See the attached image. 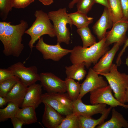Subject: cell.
Returning a JSON list of instances; mask_svg holds the SVG:
<instances>
[{
	"instance_id": "cell-15",
	"label": "cell",
	"mask_w": 128,
	"mask_h": 128,
	"mask_svg": "<svg viewBox=\"0 0 128 128\" xmlns=\"http://www.w3.org/2000/svg\"><path fill=\"white\" fill-rule=\"evenodd\" d=\"M42 87L41 84L35 83L28 86L21 107L32 106L36 108L37 107L42 103Z\"/></svg>"
},
{
	"instance_id": "cell-5",
	"label": "cell",
	"mask_w": 128,
	"mask_h": 128,
	"mask_svg": "<svg viewBox=\"0 0 128 128\" xmlns=\"http://www.w3.org/2000/svg\"><path fill=\"white\" fill-rule=\"evenodd\" d=\"M117 67L116 64L112 63L109 73L100 75L104 76L107 80L115 98L125 104V92L128 87V75L119 72Z\"/></svg>"
},
{
	"instance_id": "cell-2",
	"label": "cell",
	"mask_w": 128,
	"mask_h": 128,
	"mask_svg": "<svg viewBox=\"0 0 128 128\" xmlns=\"http://www.w3.org/2000/svg\"><path fill=\"white\" fill-rule=\"evenodd\" d=\"M105 37L92 46L85 48L80 46L74 47L71 50L69 57L73 64L85 63L88 69L92 64H95L99 59L109 50Z\"/></svg>"
},
{
	"instance_id": "cell-7",
	"label": "cell",
	"mask_w": 128,
	"mask_h": 128,
	"mask_svg": "<svg viewBox=\"0 0 128 128\" xmlns=\"http://www.w3.org/2000/svg\"><path fill=\"white\" fill-rule=\"evenodd\" d=\"M110 85H107L90 92V103L92 105L105 104L113 108L119 106L128 109V105L120 103L114 97Z\"/></svg>"
},
{
	"instance_id": "cell-17",
	"label": "cell",
	"mask_w": 128,
	"mask_h": 128,
	"mask_svg": "<svg viewBox=\"0 0 128 128\" xmlns=\"http://www.w3.org/2000/svg\"><path fill=\"white\" fill-rule=\"evenodd\" d=\"M113 22L110 16L108 9L105 8L101 15L92 27L93 32L99 41L105 36L107 29L112 27Z\"/></svg>"
},
{
	"instance_id": "cell-3",
	"label": "cell",
	"mask_w": 128,
	"mask_h": 128,
	"mask_svg": "<svg viewBox=\"0 0 128 128\" xmlns=\"http://www.w3.org/2000/svg\"><path fill=\"white\" fill-rule=\"evenodd\" d=\"M36 19L25 33L29 35L31 39L28 46L31 51L36 41L42 35L47 34L51 37L56 36L53 25L50 22L48 14L41 10H36L34 14Z\"/></svg>"
},
{
	"instance_id": "cell-33",
	"label": "cell",
	"mask_w": 128,
	"mask_h": 128,
	"mask_svg": "<svg viewBox=\"0 0 128 128\" xmlns=\"http://www.w3.org/2000/svg\"><path fill=\"white\" fill-rule=\"evenodd\" d=\"M13 7L24 9L33 2L34 0H11Z\"/></svg>"
},
{
	"instance_id": "cell-12",
	"label": "cell",
	"mask_w": 128,
	"mask_h": 128,
	"mask_svg": "<svg viewBox=\"0 0 128 128\" xmlns=\"http://www.w3.org/2000/svg\"><path fill=\"white\" fill-rule=\"evenodd\" d=\"M99 75L92 68H89L86 78L81 84L80 92L78 98L81 99L88 92L108 85L103 78Z\"/></svg>"
},
{
	"instance_id": "cell-23",
	"label": "cell",
	"mask_w": 128,
	"mask_h": 128,
	"mask_svg": "<svg viewBox=\"0 0 128 128\" xmlns=\"http://www.w3.org/2000/svg\"><path fill=\"white\" fill-rule=\"evenodd\" d=\"M68 15L73 25H75L77 29L88 26L91 23L93 18L88 17L87 14L78 11L69 14Z\"/></svg>"
},
{
	"instance_id": "cell-18",
	"label": "cell",
	"mask_w": 128,
	"mask_h": 128,
	"mask_svg": "<svg viewBox=\"0 0 128 128\" xmlns=\"http://www.w3.org/2000/svg\"><path fill=\"white\" fill-rule=\"evenodd\" d=\"M28 87L20 80L7 93L6 97L9 101L19 106L22 103Z\"/></svg>"
},
{
	"instance_id": "cell-34",
	"label": "cell",
	"mask_w": 128,
	"mask_h": 128,
	"mask_svg": "<svg viewBox=\"0 0 128 128\" xmlns=\"http://www.w3.org/2000/svg\"><path fill=\"white\" fill-rule=\"evenodd\" d=\"M123 14V19L128 20V0H120Z\"/></svg>"
},
{
	"instance_id": "cell-21",
	"label": "cell",
	"mask_w": 128,
	"mask_h": 128,
	"mask_svg": "<svg viewBox=\"0 0 128 128\" xmlns=\"http://www.w3.org/2000/svg\"><path fill=\"white\" fill-rule=\"evenodd\" d=\"M22 108L18 109L15 116L21 120L23 122L24 125L31 124L37 122L36 108L34 107L28 106Z\"/></svg>"
},
{
	"instance_id": "cell-25",
	"label": "cell",
	"mask_w": 128,
	"mask_h": 128,
	"mask_svg": "<svg viewBox=\"0 0 128 128\" xmlns=\"http://www.w3.org/2000/svg\"><path fill=\"white\" fill-rule=\"evenodd\" d=\"M65 81L67 93L73 101L76 100L80 94L81 84L71 78H67Z\"/></svg>"
},
{
	"instance_id": "cell-32",
	"label": "cell",
	"mask_w": 128,
	"mask_h": 128,
	"mask_svg": "<svg viewBox=\"0 0 128 128\" xmlns=\"http://www.w3.org/2000/svg\"><path fill=\"white\" fill-rule=\"evenodd\" d=\"M15 75L9 67L7 69H0V82L11 79Z\"/></svg>"
},
{
	"instance_id": "cell-28",
	"label": "cell",
	"mask_w": 128,
	"mask_h": 128,
	"mask_svg": "<svg viewBox=\"0 0 128 128\" xmlns=\"http://www.w3.org/2000/svg\"><path fill=\"white\" fill-rule=\"evenodd\" d=\"M57 128H79L78 116L73 113L66 116Z\"/></svg>"
},
{
	"instance_id": "cell-26",
	"label": "cell",
	"mask_w": 128,
	"mask_h": 128,
	"mask_svg": "<svg viewBox=\"0 0 128 128\" xmlns=\"http://www.w3.org/2000/svg\"><path fill=\"white\" fill-rule=\"evenodd\" d=\"M77 32L81 38L83 47L87 48L97 42L95 37L92 34L88 26L77 29Z\"/></svg>"
},
{
	"instance_id": "cell-11",
	"label": "cell",
	"mask_w": 128,
	"mask_h": 128,
	"mask_svg": "<svg viewBox=\"0 0 128 128\" xmlns=\"http://www.w3.org/2000/svg\"><path fill=\"white\" fill-rule=\"evenodd\" d=\"M39 75L40 84L47 92L64 93L66 92L65 80L50 72L42 73Z\"/></svg>"
},
{
	"instance_id": "cell-41",
	"label": "cell",
	"mask_w": 128,
	"mask_h": 128,
	"mask_svg": "<svg viewBox=\"0 0 128 128\" xmlns=\"http://www.w3.org/2000/svg\"><path fill=\"white\" fill-rule=\"evenodd\" d=\"M126 64L128 67V58L126 59ZM125 103L128 102V87L127 89L125 92Z\"/></svg>"
},
{
	"instance_id": "cell-16",
	"label": "cell",
	"mask_w": 128,
	"mask_h": 128,
	"mask_svg": "<svg viewBox=\"0 0 128 128\" xmlns=\"http://www.w3.org/2000/svg\"><path fill=\"white\" fill-rule=\"evenodd\" d=\"M44 104V110L42 117L43 124L47 128H57L64 118L50 105Z\"/></svg>"
},
{
	"instance_id": "cell-30",
	"label": "cell",
	"mask_w": 128,
	"mask_h": 128,
	"mask_svg": "<svg viewBox=\"0 0 128 128\" xmlns=\"http://www.w3.org/2000/svg\"><path fill=\"white\" fill-rule=\"evenodd\" d=\"M13 7L11 0H0V17L2 20L6 19Z\"/></svg>"
},
{
	"instance_id": "cell-19",
	"label": "cell",
	"mask_w": 128,
	"mask_h": 128,
	"mask_svg": "<svg viewBox=\"0 0 128 128\" xmlns=\"http://www.w3.org/2000/svg\"><path fill=\"white\" fill-rule=\"evenodd\" d=\"M128 128V122L123 115L114 108L112 110L111 117L108 121L97 126V128Z\"/></svg>"
},
{
	"instance_id": "cell-37",
	"label": "cell",
	"mask_w": 128,
	"mask_h": 128,
	"mask_svg": "<svg viewBox=\"0 0 128 128\" xmlns=\"http://www.w3.org/2000/svg\"><path fill=\"white\" fill-rule=\"evenodd\" d=\"M9 101L6 97L0 96V107L3 108V106Z\"/></svg>"
},
{
	"instance_id": "cell-10",
	"label": "cell",
	"mask_w": 128,
	"mask_h": 128,
	"mask_svg": "<svg viewBox=\"0 0 128 128\" xmlns=\"http://www.w3.org/2000/svg\"><path fill=\"white\" fill-rule=\"evenodd\" d=\"M128 28V20L123 19L113 23L111 30L106 32L105 37L107 44L117 43L121 46L127 39L126 36Z\"/></svg>"
},
{
	"instance_id": "cell-31",
	"label": "cell",
	"mask_w": 128,
	"mask_h": 128,
	"mask_svg": "<svg viewBox=\"0 0 128 128\" xmlns=\"http://www.w3.org/2000/svg\"><path fill=\"white\" fill-rule=\"evenodd\" d=\"M95 3L94 0H79L77 3V11L87 14Z\"/></svg>"
},
{
	"instance_id": "cell-1",
	"label": "cell",
	"mask_w": 128,
	"mask_h": 128,
	"mask_svg": "<svg viewBox=\"0 0 128 128\" xmlns=\"http://www.w3.org/2000/svg\"><path fill=\"white\" fill-rule=\"evenodd\" d=\"M11 23L5 22V33L0 34V40L3 45V52L5 56L18 57L24 48L22 43V37L28 25L23 20L16 25H12Z\"/></svg>"
},
{
	"instance_id": "cell-22",
	"label": "cell",
	"mask_w": 128,
	"mask_h": 128,
	"mask_svg": "<svg viewBox=\"0 0 128 128\" xmlns=\"http://www.w3.org/2000/svg\"><path fill=\"white\" fill-rule=\"evenodd\" d=\"M85 63H82L65 67L67 78L80 81L83 79L87 73L85 69Z\"/></svg>"
},
{
	"instance_id": "cell-20",
	"label": "cell",
	"mask_w": 128,
	"mask_h": 128,
	"mask_svg": "<svg viewBox=\"0 0 128 128\" xmlns=\"http://www.w3.org/2000/svg\"><path fill=\"white\" fill-rule=\"evenodd\" d=\"M112 108L110 106L107 108L101 117L97 119H93L91 117L78 116L79 128H94L102 124L108 118Z\"/></svg>"
},
{
	"instance_id": "cell-4",
	"label": "cell",
	"mask_w": 128,
	"mask_h": 128,
	"mask_svg": "<svg viewBox=\"0 0 128 128\" xmlns=\"http://www.w3.org/2000/svg\"><path fill=\"white\" fill-rule=\"evenodd\" d=\"M47 14L50 19L53 22L57 42L69 44L71 39L70 33L67 25L69 24L71 28L73 24L67 13L66 8L49 11Z\"/></svg>"
},
{
	"instance_id": "cell-8",
	"label": "cell",
	"mask_w": 128,
	"mask_h": 128,
	"mask_svg": "<svg viewBox=\"0 0 128 128\" xmlns=\"http://www.w3.org/2000/svg\"><path fill=\"white\" fill-rule=\"evenodd\" d=\"M9 68L15 76L19 78L28 87L40 80V75L38 73L37 68L35 66L26 67L23 63L18 62Z\"/></svg>"
},
{
	"instance_id": "cell-36",
	"label": "cell",
	"mask_w": 128,
	"mask_h": 128,
	"mask_svg": "<svg viewBox=\"0 0 128 128\" xmlns=\"http://www.w3.org/2000/svg\"><path fill=\"white\" fill-rule=\"evenodd\" d=\"M14 128H21L23 122L20 119L15 116L11 118Z\"/></svg>"
},
{
	"instance_id": "cell-13",
	"label": "cell",
	"mask_w": 128,
	"mask_h": 128,
	"mask_svg": "<svg viewBox=\"0 0 128 128\" xmlns=\"http://www.w3.org/2000/svg\"><path fill=\"white\" fill-rule=\"evenodd\" d=\"M107 109L106 104L87 105L82 102L81 99L78 98L73 102V113L78 116L91 117L98 114H102Z\"/></svg>"
},
{
	"instance_id": "cell-39",
	"label": "cell",
	"mask_w": 128,
	"mask_h": 128,
	"mask_svg": "<svg viewBox=\"0 0 128 128\" xmlns=\"http://www.w3.org/2000/svg\"><path fill=\"white\" fill-rule=\"evenodd\" d=\"M45 5H49L53 3V0H38Z\"/></svg>"
},
{
	"instance_id": "cell-38",
	"label": "cell",
	"mask_w": 128,
	"mask_h": 128,
	"mask_svg": "<svg viewBox=\"0 0 128 128\" xmlns=\"http://www.w3.org/2000/svg\"><path fill=\"white\" fill-rule=\"evenodd\" d=\"M95 3L100 4L108 8V0H94Z\"/></svg>"
},
{
	"instance_id": "cell-29",
	"label": "cell",
	"mask_w": 128,
	"mask_h": 128,
	"mask_svg": "<svg viewBox=\"0 0 128 128\" xmlns=\"http://www.w3.org/2000/svg\"><path fill=\"white\" fill-rule=\"evenodd\" d=\"M20 80L15 76L11 79L0 82V96L6 97L7 93Z\"/></svg>"
},
{
	"instance_id": "cell-9",
	"label": "cell",
	"mask_w": 128,
	"mask_h": 128,
	"mask_svg": "<svg viewBox=\"0 0 128 128\" xmlns=\"http://www.w3.org/2000/svg\"><path fill=\"white\" fill-rule=\"evenodd\" d=\"M39 39L35 47L41 53L45 59H51L58 61L71 52V50L62 47L59 42L55 45H49L44 42L43 37Z\"/></svg>"
},
{
	"instance_id": "cell-14",
	"label": "cell",
	"mask_w": 128,
	"mask_h": 128,
	"mask_svg": "<svg viewBox=\"0 0 128 128\" xmlns=\"http://www.w3.org/2000/svg\"><path fill=\"white\" fill-rule=\"evenodd\" d=\"M120 46L117 43H114L112 48L108 51L92 68L99 75L109 73L115 55Z\"/></svg>"
},
{
	"instance_id": "cell-40",
	"label": "cell",
	"mask_w": 128,
	"mask_h": 128,
	"mask_svg": "<svg viewBox=\"0 0 128 128\" xmlns=\"http://www.w3.org/2000/svg\"><path fill=\"white\" fill-rule=\"evenodd\" d=\"M79 0H72L69 3L68 5L69 8L71 9L73 8L75 4L77 3Z\"/></svg>"
},
{
	"instance_id": "cell-6",
	"label": "cell",
	"mask_w": 128,
	"mask_h": 128,
	"mask_svg": "<svg viewBox=\"0 0 128 128\" xmlns=\"http://www.w3.org/2000/svg\"><path fill=\"white\" fill-rule=\"evenodd\" d=\"M41 101L62 115L66 116L73 112V101L67 93L47 92L42 94Z\"/></svg>"
},
{
	"instance_id": "cell-35",
	"label": "cell",
	"mask_w": 128,
	"mask_h": 128,
	"mask_svg": "<svg viewBox=\"0 0 128 128\" xmlns=\"http://www.w3.org/2000/svg\"><path fill=\"white\" fill-rule=\"evenodd\" d=\"M128 46V38H127L124 43V45L120 52L119 54L116 62V64L117 66H119L121 63V57L125 51L126 48Z\"/></svg>"
},
{
	"instance_id": "cell-27",
	"label": "cell",
	"mask_w": 128,
	"mask_h": 128,
	"mask_svg": "<svg viewBox=\"0 0 128 128\" xmlns=\"http://www.w3.org/2000/svg\"><path fill=\"white\" fill-rule=\"evenodd\" d=\"M19 106L11 102L8 103L7 106L0 109V122H4L9 118L15 116Z\"/></svg>"
},
{
	"instance_id": "cell-24",
	"label": "cell",
	"mask_w": 128,
	"mask_h": 128,
	"mask_svg": "<svg viewBox=\"0 0 128 128\" xmlns=\"http://www.w3.org/2000/svg\"><path fill=\"white\" fill-rule=\"evenodd\" d=\"M107 9L113 23L123 19V14L120 0H108Z\"/></svg>"
}]
</instances>
